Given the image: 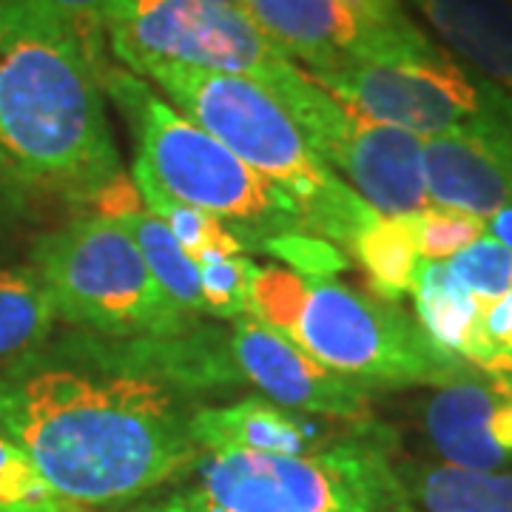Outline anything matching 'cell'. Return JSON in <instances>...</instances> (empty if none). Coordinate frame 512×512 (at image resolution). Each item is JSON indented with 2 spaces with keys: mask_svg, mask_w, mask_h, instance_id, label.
I'll return each mask as SVG.
<instances>
[{
  "mask_svg": "<svg viewBox=\"0 0 512 512\" xmlns=\"http://www.w3.org/2000/svg\"><path fill=\"white\" fill-rule=\"evenodd\" d=\"M197 393L137 362L128 339L83 333L0 376V436L57 493L123 512L200 467Z\"/></svg>",
  "mask_w": 512,
  "mask_h": 512,
  "instance_id": "1",
  "label": "cell"
},
{
  "mask_svg": "<svg viewBox=\"0 0 512 512\" xmlns=\"http://www.w3.org/2000/svg\"><path fill=\"white\" fill-rule=\"evenodd\" d=\"M100 69L55 20L0 0V183L89 214L126 177Z\"/></svg>",
  "mask_w": 512,
  "mask_h": 512,
  "instance_id": "2",
  "label": "cell"
},
{
  "mask_svg": "<svg viewBox=\"0 0 512 512\" xmlns=\"http://www.w3.org/2000/svg\"><path fill=\"white\" fill-rule=\"evenodd\" d=\"M200 481L134 512H419L399 476L396 439L373 419L353 421L305 456H205Z\"/></svg>",
  "mask_w": 512,
  "mask_h": 512,
  "instance_id": "3",
  "label": "cell"
},
{
  "mask_svg": "<svg viewBox=\"0 0 512 512\" xmlns=\"http://www.w3.org/2000/svg\"><path fill=\"white\" fill-rule=\"evenodd\" d=\"M134 74L151 80L171 97L174 109L282 188L296 202L308 231L350 251L356 234L376 220L379 211L316 157L296 120L265 86L239 74L174 63H146Z\"/></svg>",
  "mask_w": 512,
  "mask_h": 512,
  "instance_id": "4",
  "label": "cell"
},
{
  "mask_svg": "<svg viewBox=\"0 0 512 512\" xmlns=\"http://www.w3.org/2000/svg\"><path fill=\"white\" fill-rule=\"evenodd\" d=\"M248 316L370 390L373 384L441 387L478 376L476 367L436 348L399 302L353 293L333 279L293 274L291 268L268 265L256 271Z\"/></svg>",
  "mask_w": 512,
  "mask_h": 512,
  "instance_id": "5",
  "label": "cell"
},
{
  "mask_svg": "<svg viewBox=\"0 0 512 512\" xmlns=\"http://www.w3.org/2000/svg\"><path fill=\"white\" fill-rule=\"evenodd\" d=\"M103 92L120 109L134 140V168L174 200L220 217L248 251L282 234H308L296 202L242 163L228 146L165 103L148 80L109 63Z\"/></svg>",
  "mask_w": 512,
  "mask_h": 512,
  "instance_id": "6",
  "label": "cell"
},
{
  "mask_svg": "<svg viewBox=\"0 0 512 512\" xmlns=\"http://www.w3.org/2000/svg\"><path fill=\"white\" fill-rule=\"evenodd\" d=\"M32 268L52 293L57 319L103 339H165L202 316L174 302L117 220L77 214L37 237Z\"/></svg>",
  "mask_w": 512,
  "mask_h": 512,
  "instance_id": "7",
  "label": "cell"
},
{
  "mask_svg": "<svg viewBox=\"0 0 512 512\" xmlns=\"http://www.w3.org/2000/svg\"><path fill=\"white\" fill-rule=\"evenodd\" d=\"M106 40L128 72L146 63H174L239 74L271 94L302 72L245 9L222 0H114Z\"/></svg>",
  "mask_w": 512,
  "mask_h": 512,
  "instance_id": "8",
  "label": "cell"
},
{
  "mask_svg": "<svg viewBox=\"0 0 512 512\" xmlns=\"http://www.w3.org/2000/svg\"><path fill=\"white\" fill-rule=\"evenodd\" d=\"M311 77L350 109L419 137L512 123L501 100L439 43Z\"/></svg>",
  "mask_w": 512,
  "mask_h": 512,
  "instance_id": "9",
  "label": "cell"
},
{
  "mask_svg": "<svg viewBox=\"0 0 512 512\" xmlns=\"http://www.w3.org/2000/svg\"><path fill=\"white\" fill-rule=\"evenodd\" d=\"M276 100L296 120L316 157L350 180V188H356L373 211L402 217L433 205L424 185L419 134L350 109L305 69Z\"/></svg>",
  "mask_w": 512,
  "mask_h": 512,
  "instance_id": "10",
  "label": "cell"
},
{
  "mask_svg": "<svg viewBox=\"0 0 512 512\" xmlns=\"http://www.w3.org/2000/svg\"><path fill=\"white\" fill-rule=\"evenodd\" d=\"M242 9L311 74L433 46L416 23L399 29L379 26L350 0H242Z\"/></svg>",
  "mask_w": 512,
  "mask_h": 512,
  "instance_id": "11",
  "label": "cell"
},
{
  "mask_svg": "<svg viewBox=\"0 0 512 512\" xmlns=\"http://www.w3.org/2000/svg\"><path fill=\"white\" fill-rule=\"evenodd\" d=\"M228 350L242 382L265 399L319 419H370V387L322 365L285 333L254 316H237L228 328Z\"/></svg>",
  "mask_w": 512,
  "mask_h": 512,
  "instance_id": "12",
  "label": "cell"
},
{
  "mask_svg": "<svg viewBox=\"0 0 512 512\" xmlns=\"http://www.w3.org/2000/svg\"><path fill=\"white\" fill-rule=\"evenodd\" d=\"M421 424L444 464L498 473L512 464V379L441 384L424 404Z\"/></svg>",
  "mask_w": 512,
  "mask_h": 512,
  "instance_id": "13",
  "label": "cell"
},
{
  "mask_svg": "<svg viewBox=\"0 0 512 512\" xmlns=\"http://www.w3.org/2000/svg\"><path fill=\"white\" fill-rule=\"evenodd\" d=\"M353 421L319 419L296 413L265 396H248L228 407H205L194 413L191 433L202 456L222 453H268L305 456L336 441Z\"/></svg>",
  "mask_w": 512,
  "mask_h": 512,
  "instance_id": "14",
  "label": "cell"
},
{
  "mask_svg": "<svg viewBox=\"0 0 512 512\" xmlns=\"http://www.w3.org/2000/svg\"><path fill=\"white\" fill-rule=\"evenodd\" d=\"M512 120V0H410Z\"/></svg>",
  "mask_w": 512,
  "mask_h": 512,
  "instance_id": "15",
  "label": "cell"
},
{
  "mask_svg": "<svg viewBox=\"0 0 512 512\" xmlns=\"http://www.w3.org/2000/svg\"><path fill=\"white\" fill-rule=\"evenodd\" d=\"M410 296L416 302V322L427 333V339L481 373L484 370L481 299H476L458 282L456 274L447 268V262L421 259Z\"/></svg>",
  "mask_w": 512,
  "mask_h": 512,
  "instance_id": "16",
  "label": "cell"
},
{
  "mask_svg": "<svg viewBox=\"0 0 512 512\" xmlns=\"http://www.w3.org/2000/svg\"><path fill=\"white\" fill-rule=\"evenodd\" d=\"M399 476L419 512H512V473L399 458Z\"/></svg>",
  "mask_w": 512,
  "mask_h": 512,
  "instance_id": "17",
  "label": "cell"
},
{
  "mask_svg": "<svg viewBox=\"0 0 512 512\" xmlns=\"http://www.w3.org/2000/svg\"><path fill=\"white\" fill-rule=\"evenodd\" d=\"M57 311L43 279L29 268L0 271V376L49 345Z\"/></svg>",
  "mask_w": 512,
  "mask_h": 512,
  "instance_id": "18",
  "label": "cell"
},
{
  "mask_svg": "<svg viewBox=\"0 0 512 512\" xmlns=\"http://www.w3.org/2000/svg\"><path fill=\"white\" fill-rule=\"evenodd\" d=\"M350 254L365 268L373 293L379 299L399 302L413 288V279L421 265L410 214H402V217L376 214V220L367 222L356 234Z\"/></svg>",
  "mask_w": 512,
  "mask_h": 512,
  "instance_id": "19",
  "label": "cell"
},
{
  "mask_svg": "<svg viewBox=\"0 0 512 512\" xmlns=\"http://www.w3.org/2000/svg\"><path fill=\"white\" fill-rule=\"evenodd\" d=\"M120 225L126 228L131 239L137 242L140 254L146 259L148 271L154 274V279L165 288V293L180 302L183 308H188L197 316H205V299H202V282H200V265L197 259L185 251L183 245L177 242V237L165 228V222H160L151 214H126L120 217Z\"/></svg>",
  "mask_w": 512,
  "mask_h": 512,
  "instance_id": "20",
  "label": "cell"
},
{
  "mask_svg": "<svg viewBox=\"0 0 512 512\" xmlns=\"http://www.w3.org/2000/svg\"><path fill=\"white\" fill-rule=\"evenodd\" d=\"M131 180L140 191V200L146 202L148 214L165 222V228L177 237V242L194 259H200V256H237L248 251L242 245V239L220 217L174 200L171 194H165L163 188L148 177L146 171L131 165Z\"/></svg>",
  "mask_w": 512,
  "mask_h": 512,
  "instance_id": "21",
  "label": "cell"
},
{
  "mask_svg": "<svg viewBox=\"0 0 512 512\" xmlns=\"http://www.w3.org/2000/svg\"><path fill=\"white\" fill-rule=\"evenodd\" d=\"M0 512H106L77 504L43 478L18 444L0 436ZM134 512V510H123Z\"/></svg>",
  "mask_w": 512,
  "mask_h": 512,
  "instance_id": "22",
  "label": "cell"
},
{
  "mask_svg": "<svg viewBox=\"0 0 512 512\" xmlns=\"http://www.w3.org/2000/svg\"><path fill=\"white\" fill-rule=\"evenodd\" d=\"M410 222H413L421 259L444 262L458 251H464L467 245L487 237V222L481 217L458 211V208H447V205H427L416 214H410Z\"/></svg>",
  "mask_w": 512,
  "mask_h": 512,
  "instance_id": "23",
  "label": "cell"
},
{
  "mask_svg": "<svg viewBox=\"0 0 512 512\" xmlns=\"http://www.w3.org/2000/svg\"><path fill=\"white\" fill-rule=\"evenodd\" d=\"M200 282L205 313L237 319L248 316V293L259 265L248 256H200Z\"/></svg>",
  "mask_w": 512,
  "mask_h": 512,
  "instance_id": "24",
  "label": "cell"
},
{
  "mask_svg": "<svg viewBox=\"0 0 512 512\" xmlns=\"http://www.w3.org/2000/svg\"><path fill=\"white\" fill-rule=\"evenodd\" d=\"M444 262L458 282L481 302H493L512 291V251L490 234Z\"/></svg>",
  "mask_w": 512,
  "mask_h": 512,
  "instance_id": "25",
  "label": "cell"
},
{
  "mask_svg": "<svg viewBox=\"0 0 512 512\" xmlns=\"http://www.w3.org/2000/svg\"><path fill=\"white\" fill-rule=\"evenodd\" d=\"M18 3L35 9L43 18L55 20L63 29H69L97 63L100 72L109 66V57H106V46H109L106 43V20H109L114 0H18Z\"/></svg>",
  "mask_w": 512,
  "mask_h": 512,
  "instance_id": "26",
  "label": "cell"
},
{
  "mask_svg": "<svg viewBox=\"0 0 512 512\" xmlns=\"http://www.w3.org/2000/svg\"><path fill=\"white\" fill-rule=\"evenodd\" d=\"M262 251L282 256L285 265L299 271L302 276H316V279H330V274L342 271L348 259L333 248L328 239L311 237V234H282L262 242Z\"/></svg>",
  "mask_w": 512,
  "mask_h": 512,
  "instance_id": "27",
  "label": "cell"
},
{
  "mask_svg": "<svg viewBox=\"0 0 512 512\" xmlns=\"http://www.w3.org/2000/svg\"><path fill=\"white\" fill-rule=\"evenodd\" d=\"M222 3H228V6H237V9H242V0H222Z\"/></svg>",
  "mask_w": 512,
  "mask_h": 512,
  "instance_id": "28",
  "label": "cell"
},
{
  "mask_svg": "<svg viewBox=\"0 0 512 512\" xmlns=\"http://www.w3.org/2000/svg\"><path fill=\"white\" fill-rule=\"evenodd\" d=\"M507 379H512V367H510V373H507Z\"/></svg>",
  "mask_w": 512,
  "mask_h": 512,
  "instance_id": "29",
  "label": "cell"
}]
</instances>
